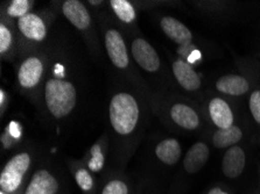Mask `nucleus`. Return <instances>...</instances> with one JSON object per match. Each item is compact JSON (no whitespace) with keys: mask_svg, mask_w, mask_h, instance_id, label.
I'll return each instance as SVG.
<instances>
[{"mask_svg":"<svg viewBox=\"0 0 260 194\" xmlns=\"http://www.w3.org/2000/svg\"><path fill=\"white\" fill-rule=\"evenodd\" d=\"M109 115L113 130L119 135L127 136L137 128L140 118V107L132 94L119 92L110 101Z\"/></svg>","mask_w":260,"mask_h":194,"instance_id":"1","label":"nucleus"},{"mask_svg":"<svg viewBox=\"0 0 260 194\" xmlns=\"http://www.w3.org/2000/svg\"><path fill=\"white\" fill-rule=\"evenodd\" d=\"M45 101L55 119L69 115L76 106L77 93L73 83L60 78H50L45 85Z\"/></svg>","mask_w":260,"mask_h":194,"instance_id":"2","label":"nucleus"},{"mask_svg":"<svg viewBox=\"0 0 260 194\" xmlns=\"http://www.w3.org/2000/svg\"><path fill=\"white\" fill-rule=\"evenodd\" d=\"M31 158L28 152L17 153L7 162L0 173V188L4 193L17 192L23 177L30 168Z\"/></svg>","mask_w":260,"mask_h":194,"instance_id":"3","label":"nucleus"},{"mask_svg":"<svg viewBox=\"0 0 260 194\" xmlns=\"http://www.w3.org/2000/svg\"><path fill=\"white\" fill-rule=\"evenodd\" d=\"M105 49L112 64L118 69H126L129 64L127 48L121 34L117 29H108L105 33Z\"/></svg>","mask_w":260,"mask_h":194,"instance_id":"4","label":"nucleus"},{"mask_svg":"<svg viewBox=\"0 0 260 194\" xmlns=\"http://www.w3.org/2000/svg\"><path fill=\"white\" fill-rule=\"evenodd\" d=\"M131 53L137 64L147 72H156L160 69L159 55L146 40L136 38L132 42Z\"/></svg>","mask_w":260,"mask_h":194,"instance_id":"5","label":"nucleus"},{"mask_svg":"<svg viewBox=\"0 0 260 194\" xmlns=\"http://www.w3.org/2000/svg\"><path fill=\"white\" fill-rule=\"evenodd\" d=\"M45 72V64L39 57H28L21 63L18 71V82L23 89L37 88Z\"/></svg>","mask_w":260,"mask_h":194,"instance_id":"6","label":"nucleus"},{"mask_svg":"<svg viewBox=\"0 0 260 194\" xmlns=\"http://www.w3.org/2000/svg\"><path fill=\"white\" fill-rule=\"evenodd\" d=\"M58 188L60 185L53 173L46 169H40L31 176L25 194H57Z\"/></svg>","mask_w":260,"mask_h":194,"instance_id":"7","label":"nucleus"},{"mask_svg":"<svg viewBox=\"0 0 260 194\" xmlns=\"http://www.w3.org/2000/svg\"><path fill=\"white\" fill-rule=\"evenodd\" d=\"M161 29L168 38L180 47L191 45L192 34L188 27L173 17H164L160 21Z\"/></svg>","mask_w":260,"mask_h":194,"instance_id":"8","label":"nucleus"},{"mask_svg":"<svg viewBox=\"0 0 260 194\" xmlns=\"http://www.w3.org/2000/svg\"><path fill=\"white\" fill-rule=\"evenodd\" d=\"M62 13L69 22L80 30L88 29L91 25V17L84 4L78 0H67L62 5Z\"/></svg>","mask_w":260,"mask_h":194,"instance_id":"9","label":"nucleus"},{"mask_svg":"<svg viewBox=\"0 0 260 194\" xmlns=\"http://www.w3.org/2000/svg\"><path fill=\"white\" fill-rule=\"evenodd\" d=\"M246 164V156L243 148L234 145L226 150L222 161V171L224 176L235 179L242 175Z\"/></svg>","mask_w":260,"mask_h":194,"instance_id":"10","label":"nucleus"},{"mask_svg":"<svg viewBox=\"0 0 260 194\" xmlns=\"http://www.w3.org/2000/svg\"><path fill=\"white\" fill-rule=\"evenodd\" d=\"M173 74L176 78V81L189 92H194L201 88V78L194 68L183 59H176L172 65Z\"/></svg>","mask_w":260,"mask_h":194,"instance_id":"11","label":"nucleus"},{"mask_svg":"<svg viewBox=\"0 0 260 194\" xmlns=\"http://www.w3.org/2000/svg\"><path fill=\"white\" fill-rule=\"evenodd\" d=\"M18 28L26 38L41 42L47 37V27L43 20L35 13H28L18 20Z\"/></svg>","mask_w":260,"mask_h":194,"instance_id":"12","label":"nucleus"},{"mask_svg":"<svg viewBox=\"0 0 260 194\" xmlns=\"http://www.w3.org/2000/svg\"><path fill=\"white\" fill-rule=\"evenodd\" d=\"M209 156H210V150L208 145L204 142H196L189 148L184 156L183 169L190 175L198 173L206 166Z\"/></svg>","mask_w":260,"mask_h":194,"instance_id":"13","label":"nucleus"},{"mask_svg":"<svg viewBox=\"0 0 260 194\" xmlns=\"http://www.w3.org/2000/svg\"><path fill=\"white\" fill-rule=\"evenodd\" d=\"M209 114L214 125L218 129L229 128L234 126V113L231 107L222 98H214L209 102Z\"/></svg>","mask_w":260,"mask_h":194,"instance_id":"14","label":"nucleus"},{"mask_svg":"<svg viewBox=\"0 0 260 194\" xmlns=\"http://www.w3.org/2000/svg\"><path fill=\"white\" fill-rule=\"evenodd\" d=\"M171 118L181 128L194 130L200 126V118L194 108L186 104H175L171 108Z\"/></svg>","mask_w":260,"mask_h":194,"instance_id":"15","label":"nucleus"},{"mask_svg":"<svg viewBox=\"0 0 260 194\" xmlns=\"http://www.w3.org/2000/svg\"><path fill=\"white\" fill-rule=\"evenodd\" d=\"M216 89L220 93L238 97L245 94L250 90V84L245 77L239 74H226L216 82Z\"/></svg>","mask_w":260,"mask_h":194,"instance_id":"16","label":"nucleus"},{"mask_svg":"<svg viewBox=\"0 0 260 194\" xmlns=\"http://www.w3.org/2000/svg\"><path fill=\"white\" fill-rule=\"evenodd\" d=\"M182 149L175 138H166L155 146V155L166 165H175L180 161Z\"/></svg>","mask_w":260,"mask_h":194,"instance_id":"17","label":"nucleus"},{"mask_svg":"<svg viewBox=\"0 0 260 194\" xmlns=\"http://www.w3.org/2000/svg\"><path fill=\"white\" fill-rule=\"evenodd\" d=\"M243 132L237 126H231L229 128L217 129L212 137V143L218 149L231 148L236 145V143L242 140Z\"/></svg>","mask_w":260,"mask_h":194,"instance_id":"18","label":"nucleus"},{"mask_svg":"<svg viewBox=\"0 0 260 194\" xmlns=\"http://www.w3.org/2000/svg\"><path fill=\"white\" fill-rule=\"evenodd\" d=\"M110 6H111L116 17L125 23H131L137 18L135 7L127 0H111Z\"/></svg>","mask_w":260,"mask_h":194,"instance_id":"19","label":"nucleus"},{"mask_svg":"<svg viewBox=\"0 0 260 194\" xmlns=\"http://www.w3.org/2000/svg\"><path fill=\"white\" fill-rule=\"evenodd\" d=\"M105 164V157L102 150V146L100 143H96L91 146L90 149V158L88 161V169L91 172H101L104 168Z\"/></svg>","mask_w":260,"mask_h":194,"instance_id":"20","label":"nucleus"},{"mask_svg":"<svg viewBox=\"0 0 260 194\" xmlns=\"http://www.w3.org/2000/svg\"><path fill=\"white\" fill-rule=\"evenodd\" d=\"M31 6H33V2H28V0H14L7 7V15L19 20L29 13Z\"/></svg>","mask_w":260,"mask_h":194,"instance_id":"21","label":"nucleus"},{"mask_svg":"<svg viewBox=\"0 0 260 194\" xmlns=\"http://www.w3.org/2000/svg\"><path fill=\"white\" fill-rule=\"evenodd\" d=\"M75 180L82 191L89 192L91 191L93 187V178L88 170L80 169L77 170V172L75 173Z\"/></svg>","mask_w":260,"mask_h":194,"instance_id":"22","label":"nucleus"},{"mask_svg":"<svg viewBox=\"0 0 260 194\" xmlns=\"http://www.w3.org/2000/svg\"><path fill=\"white\" fill-rule=\"evenodd\" d=\"M13 45V35L5 23L0 25V53L5 55Z\"/></svg>","mask_w":260,"mask_h":194,"instance_id":"23","label":"nucleus"},{"mask_svg":"<svg viewBox=\"0 0 260 194\" xmlns=\"http://www.w3.org/2000/svg\"><path fill=\"white\" fill-rule=\"evenodd\" d=\"M102 194H128V186L120 179L110 180L104 186Z\"/></svg>","mask_w":260,"mask_h":194,"instance_id":"24","label":"nucleus"},{"mask_svg":"<svg viewBox=\"0 0 260 194\" xmlns=\"http://www.w3.org/2000/svg\"><path fill=\"white\" fill-rule=\"evenodd\" d=\"M249 106L252 117H253L255 122L260 125V90H255L251 93Z\"/></svg>","mask_w":260,"mask_h":194,"instance_id":"25","label":"nucleus"},{"mask_svg":"<svg viewBox=\"0 0 260 194\" xmlns=\"http://www.w3.org/2000/svg\"><path fill=\"white\" fill-rule=\"evenodd\" d=\"M6 92L5 90L2 89L0 90V105H2V108H4L5 107V100H6Z\"/></svg>","mask_w":260,"mask_h":194,"instance_id":"26","label":"nucleus"},{"mask_svg":"<svg viewBox=\"0 0 260 194\" xmlns=\"http://www.w3.org/2000/svg\"><path fill=\"white\" fill-rule=\"evenodd\" d=\"M208 194H229L225 191H223L222 188H218V187H215V188H211L210 191H209Z\"/></svg>","mask_w":260,"mask_h":194,"instance_id":"27","label":"nucleus"},{"mask_svg":"<svg viewBox=\"0 0 260 194\" xmlns=\"http://www.w3.org/2000/svg\"><path fill=\"white\" fill-rule=\"evenodd\" d=\"M2 194H6V193H4V192H2Z\"/></svg>","mask_w":260,"mask_h":194,"instance_id":"28","label":"nucleus"}]
</instances>
